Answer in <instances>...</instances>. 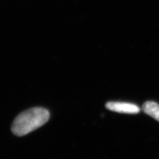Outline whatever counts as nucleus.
I'll return each mask as SVG.
<instances>
[{
  "instance_id": "obj_1",
  "label": "nucleus",
  "mask_w": 159,
  "mask_h": 159,
  "mask_svg": "<svg viewBox=\"0 0 159 159\" xmlns=\"http://www.w3.org/2000/svg\"><path fill=\"white\" fill-rule=\"evenodd\" d=\"M50 118L47 109L33 107L25 111L16 117L12 124L11 130L18 137L27 135L44 125Z\"/></svg>"
},
{
  "instance_id": "obj_2",
  "label": "nucleus",
  "mask_w": 159,
  "mask_h": 159,
  "mask_svg": "<svg viewBox=\"0 0 159 159\" xmlns=\"http://www.w3.org/2000/svg\"><path fill=\"white\" fill-rule=\"evenodd\" d=\"M106 107L110 111L118 113L135 114L140 111V109L135 104L124 102H108Z\"/></svg>"
},
{
  "instance_id": "obj_3",
  "label": "nucleus",
  "mask_w": 159,
  "mask_h": 159,
  "mask_svg": "<svg viewBox=\"0 0 159 159\" xmlns=\"http://www.w3.org/2000/svg\"><path fill=\"white\" fill-rule=\"evenodd\" d=\"M144 112L159 121V105L153 102H147L143 106Z\"/></svg>"
}]
</instances>
